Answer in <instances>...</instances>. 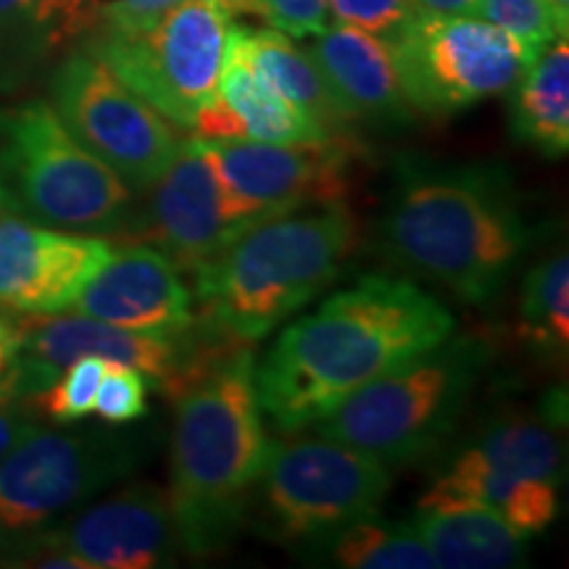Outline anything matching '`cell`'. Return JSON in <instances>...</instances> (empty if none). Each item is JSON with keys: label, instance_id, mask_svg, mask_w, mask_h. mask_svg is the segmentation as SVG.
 <instances>
[{"label": "cell", "instance_id": "cell-1", "mask_svg": "<svg viewBox=\"0 0 569 569\" xmlns=\"http://www.w3.org/2000/svg\"><path fill=\"white\" fill-rule=\"evenodd\" d=\"M457 319L411 280L367 274L277 336L256 365L264 417L298 432L388 369L443 343Z\"/></svg>", "mask_w": 569, "mask_h": 569}, {"label": "cell", "instance_id": "cell-2", "mask_svg": "<svg viewBox=\"0 0 569 569\" xmlns=\"http://www.w3.org/2000/svg\"><path fill=\"white\" fill-rule=\"evenodd\" d=\"M515 177L490 161L398 156L380 248L396 267L459 301L486 306L503 293L532 246Z\"/></svg>", "mask_w": 569, "mask_h": 569}, {"label": "cell", "instance_id": "cell-3", "mask_svg": "<svg viewBox=\"0 0 569 569\" xmlns=\"http://www.w3.org/2000/svg\"><path fill=\"white\" fill-rule=\"evenodd\" d=\"M248 346L234 348L172 396L167 493L188 557H213L238 538L272 446Z\"/></svg>", "mask_w": 569, "mask_h": 569}, {"label": "cell", "instance_id": "cell-4", "mask_svg": "<svg viewBox=\"0 0 569 569\" xmlns=\"http://www.w3.org/2000/svg\"><path fill=\"white\" fill-rule=\"evenodd\" d=\"M356 240L343 201L248 227L193 274L206 322L256 343L336 282Z\"/></svg>", "mask_w": 569, "mask_h": 569}, {"label": "cell", "instance_id": "cell-5", "mask_svg": "<svg viewBox=\"0 0 569 569\" xmlns=\"http://www.w3.org/2000/svg\"><path fill=\"white\" fill-rule=\"evenodd\" d=\"M488 367V343L475 336H448L375 377L311 427L388 469L417 465L451 440Z\"/></svg>", "mask_w": 569, "mask_h": 569}, {"label": "cell", "instance_id": "cell-6", "mask_svg": "<svg viewBox=\"0 0 569 569\" xmlns=\"http://www.w3.org/2000/svg\"><path fill=\"white\" fill-rule=\"evenodd\" d=\"M134 193L71 134L48 101L0 111V211L74 232L127 224Z\"/></svg>", "mask_w": 569, "mask_h": 569}, {"label": "cell", "instance_id": "cell-7", "mask_svg": "<svg viewBox=\"0 0 569 569\" xmlns=\"http://www.w3.org/2000/svg\"><path fill=\"white\" fill-rule=\"evenodd\" d=\"M390 469L359 448L327 436L272 440L248 517L269 540L315 551L359 519L380 515Z\"/></svg>", "mask_w": 569, "mask_h": 569}, {"label": "cell", "instance_id": "cell-8", "mask_svg": "<svg viewBox=\"0 0 569 569\" xmlns=\"http://www.w3.org/2000/svg\"><path fill=\"white\" fill-rule=\"evenodd\" d=\"M386 42L403 98L430 119L457 117L503 96L538 56L486 19L425 9Z\"/></svg>", "mask_w": 569, "mask_h": 569}, {"label": "cell", "instance_id": "cell-9", "mask_svg": "<svg viewBox=\"0 0 569 569\" xmlns=\"http://www.w3.org/2000/svg\"><path fill=\"white\" fill-rule=\"evenodd\" d=\"M148 446L117 425L90 430L34 427L0 461V538H30L117 486Z\"/></svg>", "mask_w": 569, "mask_h": 569}, {"label": "cell", "instance_id": "cell-10", "mask_svg": "<svg viewBox=\"0 0 569 569\" xmlns=\"http://www.w3.org/2000/svg\"><path fill=\"white\" fill-rule=\"evenodd\" d=\"M232 24L224 0H182L146 32L96 30L84 51L167 122L190 130L196 113L217 96Z\"/></svg>", "mask_w": 569, "mask_h": 569}, {"label": "cell", "instance_id": "cell-11", "mask_svg": "<svg viewBox=\"0 0 569 569\" xmlns=\"http://www.w3.org/2000/svg\"><path fill=\"white\" fill-rule=\"evenodd\" d=\"M51 106L63 127L134 196L151 190L184 142L172 122L84 48L53 69Z\"/></svg>", "mask_w": 569, "mask_h": 569}, {"label": "cell", "instance_id": "cell-12", "mask_svg": "<svg viewBox=\"0 0 569 569\" xmlns=\"http://www.w3.org/2000/svg\"><path fill=\"white\" fill-rule=\"evenodd\" d=\"M127 230L138 243L167 256L177 269L201 272L259 219L227 188L201 140L182 142L169 169L146 190Z\"/></svg>", "mask_w": 569, "mask_h": 569}, {"label": "cell", "instance_id": "cell-13", "mask_svg": "<svg viewBox=\"0 0 569 569\" xmlns=\"http://www.w3.org/2000/svg\"><path fill=\"white\" fill-rule=\"evenodd\" d=\"M17 327V356L0 380V393L19 401L46 390L80 356H101L106 361L138 369L169 396L201 343V327L193 336L196 322L182 336H148L84 317L80 311L32 317Z\"/></svg>", "mask_w": 569, "mask_h": 569}, {"label": "cell", "instance_id": "cell-14", "mask_svg": "<svg viewBox=\"0 0 569 569\" xmlns=\"http://www.w3.org/2000/svg\"><path fill=\"white\" fill-rule=\"evenodd\" d=\"M32 540L42 567L156 569L182 553L167 488L153 482H130Z\"/></svg>", "mask_w": 569, "mask_h": 569}, {"label": "cell", "instance_id": "cell-15", "mask_svg": "<svg viewBox=\"0 0 569 569\" xmlns=\"http://www.w3.org/2000/svg\"><path fill=\"white\" fill-rule=\"evenodd\" d=\"M198 140V138H196ZM234 198L259 222L348 196V142L274 146L253 140H201Z\"/></svg>", "mask_w": 569, "mask_h": 569}, {"label": "cell", "instance_id": "cell-16", "mask_svg": "<svg viewBox=\"0 0 569 569\" xmlns=\"http://www.w3.org/2000/svg\"><path fill=\"white\" fill-rule=\"evenodd\" d=\"M111 256L113 246L101 234L0 211V306L27 317L71 311Z\"/></svg>", "mask_w": 569, "mask_h": 569}, {"label": "cell", "instance_id": "cell-17", "mask_svg": "<svg viewBox=\"0 0 569 569\" xmlns=\"http://www.w3.org/2000/svg\"><path fill=\"white\" fill-rule=\"evenodd\" d=\"M71 311L148 336H182L196 322L193 296L177 267L146 243L113 251Z\"/></svg>", "mask_w": 569, "mask_h": 569}, {"label": "cell", "instance_id": "cell-18", "mask_svg": "<svg viewBox=\"0 0 569 569\" xmlns=\"http://www.w3.org/2000/svg\"><path fill=\"white\" fill-rule=\"evenodd\" d=\"M309 53L351 124L396 127L415 119L386 38L336 21L317 34Z\"/></svg>", "mask_w": 569, "mask_h": 569}, {"label": "cell", "instance_id": "cell-19", "mask_svg": "<svg viewBox=\"0 0 569 569\" xmlns=\"http://www.w3.org/2000/svg\"><path fill=\"white\" fill-rule=\"evenodd\" d=\"M190 130H196L198 140H253L274 146L343 142L261 80L230 46L217 96L196 113Z\"/></svg>", "mask_w": 569, "mask_h": 569}, {"label": "cell", "instance_id": "cell-20", "mask_svg": "<svg viewBox=\"0 0 569 569\" xmlns=\"http://www.w3.org/2000/svg\"><path fill=\"white\" fill-rule=\"evenodd\" d=\"M103 0H0V90H17L101 24Z\"/></svg>", "mask_w": 569, "mask_h": 569}, {"label": "cell", "instance_id": "cell-21", "mask_svg": "<svg viewBox=\"0 0 569 569\" xmlns=\"http://www.w3.org/2000/svg\"><path fill=\"white\" fill-rule=\"evenodd\" d=\"M419 538L448 569H509L525 565L530 538L496 511L478 503L417 507L411 519Z\"/></svg>", "mask_w": 569, "mask_h": 569}, {"label": "cell", "instance_id": "cell-22", "mask_svg": "<svg viewBox=\"0 0 569 569\" xmlns=\"http://www.w3.org/2000/svg\"><path fill=\"white\" fill-rule=\"evenodd\" d=\"M230 51L240 56L267 84L317 119L336 140L351 142V122L340 109L322 71L309 51L298 48L293 38L277 30H248L232 24Z\"/></svg>", "mask_w": 569, "mask_h": 569}, {"label": "cell", "instance_id": "cell-23", "mask_svg": "<svg viewBox=\"0 0 569 569\" xmlns=\"http://www.w3.org/2000/svg\"><path fill=\"white\" fill-rule=\"evenodd\" d=\"M559 422L561 415L549 411H511L482 427L457 453L459 459L478 465L507 478H540L561 480L565 472V436Z\"/></svg>", "mask_w": 569, "mask_h": 569}, {"label": "cell", "instance_id": "cell-24", "mask_svg": "<svg viewBox=\"0 0 569 569\" xmlns=\"http://www.w3.org/2000/svg\"><path fill=\"white\" fill-rule=\"evenodd\" d=\"M509 103V127L517 142L557 161L569 151V46L549 42L519 77Z\"/></svg>", "mask_w": 569, "mask_h": 569}, {"label": "cell", "instance_id": "cell-25", "mask_svg": "<svg viewBox=\"0 0 569 569\" xmlns=\"http://www.w3.org/2000/svg\"><path fill=\"white\" fill-rule=\"evenodd\" d=\"M315 553L343 569H438L415 525L388 522L377 515L338 530Z\"/></svg>", "mask_w": 569, "mask_h": 569}, {"label": "cell", "instance_id": "cell-26", "mask_svg": "<svg viewBox=\"0 0 569 569\" xmlns=\"http://www.w3.org/2000/svg\"><path fill=\"white\" fill-rule=\"evenodd\" d=\"M519 332L538 353L567 356L569 346V256L557 248L525 274L519 296Z\"/></svg>", "mask_w": 569, "mask_h": 569}, {"label": "cell", "instance_id": "cell-27", "mask_svg": "<svg viewBox=\"0 0 569 569\" xmlns=\"http://www.w3.org/2000/svg\"><path fill=\"white\" fill-rule=\"evenodd\" d=\"M109 361L101 356H80L46 390L27 398L32 411L48 417L56 425H74L92 415L96 393Z\"/></svg>", "mask_w": 569, "mask_h": 569}, {"label": "cell", "instance_id": "cell-28", "mask_svg": "<svg viewBox=\"0 0 569 569\" xmlns=\"http://www.w3.org/2000/svg\"><path fill=\"white\" fill-rule=\"evenodd\" d=\"M475 17L490 21L536 53L549 42L567 38L569 30L553 13L549 0H480Z\"/></svg>", "mask_w": 569, "mask_h": 569}, {"label": "cell", "instance_id": "cell-29", "mask_svg": "<svg viewBox=\"0 0 569 569\" xmlns=\"http://www.w3.org/2000/svg\"><path fill=\"white\" fill-rule=\"evenodd\" d=\"M227 9L261 19L269 30L288 38H317L330 24L327 0H224Z\"/></svg>", "mask_w": 569, "mask_h": 569}, {"label": "cell", "instance_id": "cell-30", "mask_svg": "<svg viewBox=\"0 0 569 569\" xmlns=\"http://www.w3.org/2000/svg\"><path fill=\"white\" fill-rule=\"evenodd\" d=\"M92 415L103 425H132L148 415V377L138 369L109 361L96 393Z\"/></svg>", "mask_w": 569, "mask_h": 569}, {"label": "cell", "instance_id": "cell-31", "mask_svg": "<svg viewBox=\"0 0 569 569\" xmlns=\"http://www.w3.org/2000/svg\"><path fill=\"white\" fill-rule=\"evenodd\" d=\"M330 13L340 24L390 38L422 9L417 0H327Z\"/></svg>", "mask_w": 569, "mask_h": 569}, {"label": "cell", "instance_id": "cell-32", "mask_svg": "<svg viewBox=\"0 0 569 569\" xmlns=\"http://www.w3.org/2000/svg\"><path fill=\"white\" fill-rule=\"evenodd\" d=\"M180 3L182 0H103L98 30L117 34L146 32Z\"/></svg>", "mask_w": 569, "mask_h": 569}, {"label": "cell", "instance_id": "cell-33", "mask_svg": "<svg viewBox=\"0 0 569 569\" xmlns=\"http://www.w3.org/2000/svg\"><path fill=\"white\" fill-rule=\"evenodd\" d=\"M34 427L38 422H34L30 403L0 393V461L21 438L30 436Z\"/></svg>", "mask_w": 569, "mask_h": 569}, {"label": "cell", "instance_id": "cell-34", "mask_svg": "<svg viewBox=\"0 0 569 569\" xmlns=\"http://www.w3.org/2000/svg\"><path fill=\"white\" fill-rule=\"evenodd\" d=\"M425 11H436V13H459V17H469L475 9H478L480 0H417Z\"/></svg>", "mask_w": 569, "mask_h": 569}, {"label": "cell", "instance_id": "cell-35", "mask_svg": "<svg viewBox=\"0 0 569 569\" xmlns=\"http://www.w3.org/2000/svg\"><path fill=\"white\" fill-rule=\"evenodd\" d=\"M553 13H557L559 21L565 27H569V0H549Z\"/></svg>", "mask_w": 569, "mask_h": 569}]
</instances>
